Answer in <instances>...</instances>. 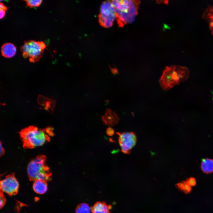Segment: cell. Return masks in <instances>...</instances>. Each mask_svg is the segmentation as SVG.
I'll list each match as a JSON object with an SVG mask.
<instances>
[{
	"instance_id": "6da1fadb",
	"label": "cell",
	"mask_w": 213,
	"mask_h": 213,
	"mask_svg": "<svg viewBox=\"0 0 213 213\" xmlns=\"http://www.w3.org/2000/svg\"><path fill=\"white\" fill-rule=\"evenodd\" d=\"M53 129L49 126L43 129L33 125L22 129L19 132L20 137L25 149H33L49 142L54 136Z\"/></svg>"
},
{
	"instance_id": "7a4b0ae2",
	"label": "cell",
	"mask_w": 213,
	"mask_h": 213,
	"mask_svg": "<svg viewBox=\"0 0 213 213\" xmlns=\"http://www.w3.org/2000/svg\"><path fill=\"white\" fill-rule=\"evenodd\" d=\"M116 12V19L119 27L133 22L138 13L140 3L139 0H112L110 1Z\"/></svg>"
},
{
	"instance_id": "3957f363",
	"label": "cell",
	"mask_w": 213,
	"mask_h": 213,
	"mask_svg": "<svg viewBox=\"0 0 213 213\" xmlns=\"http://www.w3.org/2000/svg\"><path fill=\"white\" fill-rule=\"evenodd\" d=\"M46 160L45 155H39L30 162L27 172L30 181L40 180L47 182L51 180L52 173L46 164Z\"/></svg>"
},
{
	"instance_id": "277c9868",
	"label": "cell",
	"mask_w": 213,
	"mask_h": 213,
	"mask_svg": "<svg viewBox=\"0 0 213 213\" xmlns=\"http://www.w3.org/2000/svg\"><path fill=\"white\" fill-rule=\"evenodd\" d=\"M46 46L43 41L30 40L24 42L20 48V50L24 58L29 57L30 62L34 63L38 61L42 57Z\"/></svg>"
},
{
	"instance_id": "5b68a950",
	"label": "cell",
	"mask_w": 213,
	"mask_h": 213,
	"mask_svg": "<svg viewBox=\"0 0 213 213\" xmlns=\"http://www.w3.org/2000/svg\"><path fill=\"white\" fill-rule=\"evenodd\" d=\"M175 65L166 66L159 80L161 87L167 91L179 84V78L175 70Z\"/></svg>"
},
{
	"instance_id": "8992f818",
	"label": "cell",
	"mask_w": 213,
	"mask_h": 213,
	"mask_svg": "<svg viewBox=\"0 0 213 213\" xmlns=\"http://www.w3.org/2000/svg\"><path fill=\"white\" fill-rule=\"evenodd\" d=\"M118 141L121 148V151L123 153L129 154L131 149L135 145L137 138L133 132H117Z\"/></svg>"
},
{
	"instance_id": "52a82bcc",
	"label": "cell",
	"mask_w": 213,
	"mask_h": 213,
	"mask_svg": "<svg viewBox=\"0 0 213 213\" xmlns=\"http://www.w3.org/2000/svg\"><path fill=\"white\" fill-rule=\"evenodd\" d=\"M0 191L5 192L9 196H12L17 194L19 185L14 173H11L1 180L0 182Z\"/></svg>"
},
{
	"instance_id": "ba28073f",
	"label": "cell",
	"mask_w": 213,
	"mask_h": 213,
	"mask_svg": "<svg viewBox=\"0 0 213 213\" xmlns=\"http://www.w3.org/2000/svg\"><path fill=\"white\" fill-rule=\"evenodd\" d=\"M100 12V14L113 22L116 18L115 9L110 1H105L102 3Z\"/></svg>"
},
{
	"instance_id": "9c48e42d",
	"label": "cell",
	"mask_w": 213,
	"mask_h": 213,
	"mask_svg": "<svg viewBox=\"0 0 213 213\" xmlns=\"http://www.w3.org/2000/svg\"><path fill=\"white\" fill-rule=\"evenodd\" d=\"M104 123L107 125L113 126L118 123L119 118L117 114L109 108H106L104 114L101 116Z\"/></svg>"
},
{
	"instance_id": "30bf717a",
	"label": "cell",
	"mask_w": 213,
	"mask_h": 213,
	"mask_svg": "<svg viewBox=\"0 0 213 213\" xmlns=\"http://www.w3.org/2000/svg\"><path fill=\"white\" fill-rule=\"evenodd\" d=\"M112 206L105 202L98 201L96 202L91 207L92 213H109Z\"/></svg>"
},
{
	"instance_id": "8fae6325",
	"label": "cell",
	"mask_w": 213,
	"mask_h": 213,
	"mask_svg": "<svg viewBox=\"0 0 213 213\" xmlns=\"http://www.w3.org/2000/svg\"><path fill=\"white\" fill-rule=\"evenodd\" d=\"M16 48L12 43H7L3 44L1 47V55L7 58L13 57L15 54Z\"/></svg>"
},
{
	"instance_id": "7c38bea8",
	"label": "cell",
	"mask_w": 213,
	"mask_h": 213,
	"mask_svg": "<svg viewBox=\"0 0 213 213\" xmlns=\"http://www.w3.org/2000/svg\"><path fill=\"white\" fill-rule=\"evenodd\" d=\"M203 19L208 24L211 33L213 36V6H208L203 12Z\"/></svg>"
},
{
	"instance_id": "4fadbf2b",
	"label": "cell",
	"mask_w": 213,
	"mask_h": 213,
	"mask_svg": "<svg viewBox=\"0 0 213 213\" xmlns=\"http://www.w3.org/2000/svg\"><path fill=\"white\" fill-rule=\"evenodd\" d=\"M47 182L40 180L35 181L33 185L34 191L38 194L44 193L47 190Z\"/></svg>"
},
{
	"instance_id": "5bb4252c",
	"label": "cell",
	"mask_w": 213,
	"mask_h": 213,
	"mask_svg": "<svg viewBox=\"0 0 213 213\" xmlns=\"http://www.w3.org/2000/svg\"><path fill=\"white\" fill-rule=\"evenodd\" d=\"M175 70L179 78L180 82L186 80L189 77V71L186 67L175 65Z\"/></svg>"
},
{
	"instance_id": "9a60e30c",
	"label": "cell",
	"mask_w": 213,
	"mask_h": 213,
	"mask_svg": "<svg viewBox=\"0 0 213 213\" xmlns=\"http://www.w3.org/2000/svg\"><path fill=\"white\" fill-rule=\"evenodd\" d=\"M201 168L202 171L206 174L213 172V159L209 158L203 159L201 163Z\"/></svg>"
},
{
	"instance_id": "2e32d148",
	"label": "cell",
	"mask_w": 213,
	"mask_h": 213,
	"mask_svg": "<svg viewBox=\"0 0 213 213\" xmlns=\"http://www.w3.org/2000/svg\"><path fill=\"white\" fill-rule=\"evenodd\" d=\"M176 186L178 189L185 193H189L191 191V186L186 180L178 183Z\"/></svg>"
},
{
	"instance_id": "e0dca14e",
	"label": "cell",
	"mask_w": 213,
	"mask_h": 213,
	"mask_svg": "<svg viewBox=\"0 0 213 213\" xmlns=\"http://www.w3.org/2000/svg\"><path fill=\"white\" fill-rule=\"evenodd\" d=\"M75 211L76 213H90L91 208L88 204L82 203L77 206Z\"/></svg>"
},
{
	"instance_id": "ac0fdd59",
	"label": "cell",
	"mask_w": 213,
	"mask_h": 213,
	"mask_svg": "<svg viewBox=\"0 0 213 213\" xmlns=\"http://www.w3.org/2000/svg\"><path fill=\"white\" fill-rule=\"evenodd\" d=\"M24 1H25L26 5L30 8L39 7L43 1L41 0H25Z\"/></svg>"
},
{
	"instance_id": "d6986e66",
	"label": "cell",
	"mask_w": 213,
	"mask_h": 213,
	"mask_svg": "<svg viewBox=\"0 0 213 213\" xmlns=\"http://www.w3.org/2000/svg\"><path fill=\"white\" fill-rule=\"evenodd\" d=\"M7 9V7L4 6L3 3L1 2L0 3V19L3 18L4 16L5 11Z\"/></svg>"
},
{
	"instance_id": "ffe728a7",
	"label": "cell",
	"mask_w": 213,
	"mask_h": 213,
	"mask_svg": "<svg viewBox=\"0 0 213 213\" xmlns=\"http://www.w3.org/2000/svg\"><path fill=\"white\" fill-rule=\"evenodd\" d=\"M0 208L1 209L5 205L6 201V199L3 193L0 191Z\"/></svg>"
},
{
	"instance_id": "44dd1931",
	"label": "cell",
	"mask_w": 213,
	"mask_h": 213,
	"mask_svg": "<svg viewBox=\"0 0 213 213\" xmlns=\"http://www.w3.org/2000/svg\"><path fill=\"white\" fill-rule=\"evenodd\" d=\"M186 180L191 186H194L196 184V180L194 178H190L187 179Z\"/></svg>"
},
{
	"instance_id": "7402d4cb",
	"label": "cell",
	"mask_w": 213,
	"mask_h": 213,
	"mask_svg": "<svg viewBox=\"0 0 213 213\" xmlns=\"http://www.w3.org/2000/svg\"><path fill=\"white\" fill-rule=\"evenodd\" d=\"M109 67H110L111 72L112 74L114 75L119 74L118 69L116 67H114L112 68L110 67V66H109Z\"/></svg>"
},
{
	"instance_id": "603a6c76",
	"label": "cell",
	"mask_w": 213,
	"mask_h": 213,
	"mask_svg": "<svg viewBox=\"0 0 213 213\" xmlns=\"http://www.w3.org/2000/svg\"><path fill=\"white\" fill-rule=\"evenodd\" d=\"M106 133L108 135L111 136L114 134V131L111 128H109L107 129Z\"/></svg>"
},
{
	"instance_id": "cb8c5ba5",
	"label": "cell",
	"mask_w": 213,
	"mask_h": 213,
	"mask_svg": "<svg viewBox=\"0 0 213 213\" xmlns=\"http://www.w3.org/2000/svg\"><path fill=\"white\" fill-rule=\"evenodd\" d=\"M5 153V151L4 148H3L1 143V142H0V156H3Z\"/></svg>"
}]
</instances>
